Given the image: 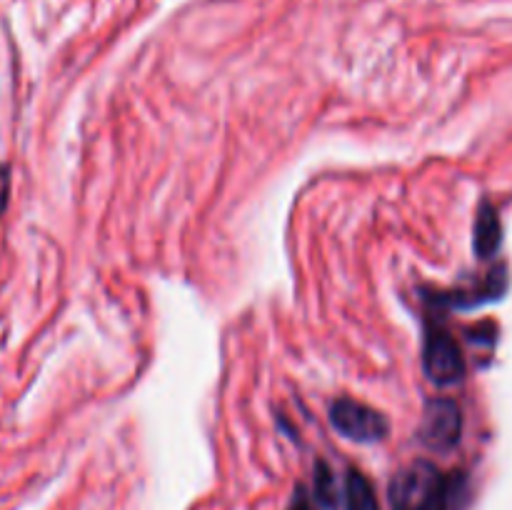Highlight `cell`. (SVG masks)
I'll list each match as a JSON object with an SVG mask.
<instances>
[{"mask_svg": "<svg viewBox=\"0 0 512 510\" xmlns=\"http://www.w3.org/2000/svg\"><path fill=\"white\" fill-rule=\"evenodd\" d=\"M460 433H463V413L460 405L450 398L428 400L420 420V443L435 453H445L458 445Z\"/></svg>", "mask_w": 512, "mask_h": 510, "instance_id": "7a4b0ae2", "label": "cell"}, {"mask_svg": "<svg viewBox=\"0 0 512 510\" xmlns=\"http://www.w3.org/2000/svg\"><path fill=\"white\" fill-rule=\"evenodd\" d=\"M345 503H348V510H380L373 485L358 470H350L345 480Z\"/></svg>", "mask_w": 512, "mask_h": 510, "instance_id": "8992f818", "label": "cell"}, {"mask_svg": "<svg viewBox=\"0 0 512 510\" xmlns=\"http://www.w3.org/2000/svg\"><path fill=\"white\" fill-rule=\"evenodd\" d=\"M315 500H318L323 508H335V503H338L335 478L325 463H318V470H315Z\"/></svg>", "mask_w": 512, "mask_h": 510, "instance_id": "52a82bcc", "label": "cell"}, {"mask_svg": "<svg viewBox=\"0 0 512 510\" xmlns=\"http://www.w3.org/2000/svg\"><path fill=\"white\" fill-rule=\"evenodd\" d=\"M8 195H10V173L8 168H0V213L8 205Z\"/></svg>", "mask_w": 512, "mask_h": 510, "instance_id": "ba28073f", "label": "cell"}, {"mask_svg": "<svg viewBox=\"0 0 512 510\" xmlns=\"http://www.w3.org/2000/svg\"><path fill=\"white\" fill-rule=\"evenodd\" d=\"M423 368L435 385H453L465 375L463 350L448 330H428L423 345Z\"/></svg>", "mask_w": 512, "mask_h": 510, "instance_id": "277c9868", "label": "cell"}, {"mask_svg": "<svg viewBox=\"0 0 512 510\" xmlns=\"http://www.w3.org/2000/svg\"><path fill=\"white\" fill-rule=\"evenodd\" d=\"M500 240H503V228H500L498 210L488 200H483L475 218V253L480 258H490L500 248Z\"/></svg>", "mask_w": 512, "mask_h": 510, "instance_id": "5b68a950", "label": "cell"}, {"mask_svg": "<svg viewBox=\"0 0 512 510\" xmlns=\"http://www.w3.org/2000/svg\"><path fill=\"white\" fill-rule=\"evenodd\" d=\"M288 510H313V505H310L308 493H305L303 488H298V493L293 495V503H290Z\"/></svg>", "mask_w": 512, "mask_h": 510, "instance_id": "9c48e42d", "label": "cell"}, {"mask_svg": "<svg viewBox=\"0 0 512 510\" xmlns=\"http://www.w3.org/2000/svg\"><path fill=\"white\" fill-rule=\"evenodd\" d=\"M330 423L340 435L358 440V443L383 440L390 430L388 418L383 413L350 398H340L330 405Z\"/></svg>", "mask_w": 512, "mask_h": 510, "instance_id": "3957f363", "label": "cell"}, {"mask_svg": "<svg viewBox=\"0 0 512 510\" xmlns=\"http://www.w3.org/2000/svg\"><path fill=\"white\" fill-rule=\"evenodd\" d=\"M393 510H450L453 485L428 460L405 465L390 483Z\"/></svg>", "mask_w": 512, "mask_h": 510, "instance_id": "6da1fadb", "label": "cell"}]
</instances>
